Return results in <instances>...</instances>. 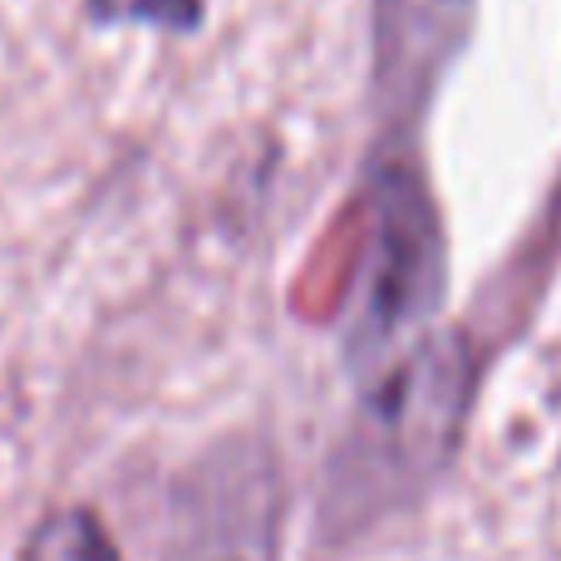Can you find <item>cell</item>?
Listing matches in <instances>:
<instances>
[{"mask_svg":"<svg viewBox=\"0 0 561 561\" xmlns=\"http://www.w3.org/2000/svg\"><path fill=\"white\" fill-rule=\"evenodd\" d=\"M280 537L276 458L252 444H227L203 458L178 497L173 561H272Z\"/></svg>","mask_w":561,"mask_h":561,"instance_id":"obj_3","label":"cell"},{"mask_svg":"<svg viewBox=\"0 0 561 561\" xmlns=\"http://www.w3.org/2000/svg\"><path fill=\"white\" fill-rule=\"evenodd\" d=\"M444 290L448 242L428 178L419 173L414 153L379 144L365 168V237L340 316V359L359 389L438 335Z\"/></svg>","mask_w":561,"mask_h":561,"instance_id":"obj_1","label":"cell"},{"mask_svg":"<svg viewBox=\"0 0 561 561\" xmlns=\"http://www.w3.org/2000/svg\"><path fill=\"white\" fill-rule=\"evenodd\" d=\"M468 389H473V369L454 330L428 335L404 365L359 389V404H365L359 444H365L369 497L419 488L428 473L444 468L463 428Z\"/></svg>","mask_w":561,"mask_h":561,"instance_id":"obj_2","label":"cell"},{"mask_svg":"<svg viewBox=\"0 0 561 561\" xmlns=\"http://www.w3.org/2000/svg\"><path fill=\"white\" fill-rule=\"evenodd\" d=\"M473 0H375V94L385 124H414L463 49Z\"/></svg>","mask_w":561,"mask_h":561,"instance_id":"obj_4","label":"cell"},{"mask_svg":"<svg viewBox=\"0 0 561 561\" xmlns=\"http://www.w3.org/2000/svg\"><path fill=\"white\" fill-rule=\"evenodd\" d=\"M20 561H124L114 537L99 527L94 513L84 507H59L49 513L20 547Z\"/></svg>","mask_w":561,"mask_h":561,"instance_id":"obj_5","label":"cell"},{"mask_svg":"<svg viewBox=\"0 0 561 561\" xmlns=\"http://www.w3.org/2000/svg\"><path fill=\"white\" fill-rule=\"evenodd\" d=\"M99 25H153L163 35H193L207 15V0H84Z\"/></svg>","mask_w":561,"mask_h":561,"instance_id":"obj_6","label":"cell"}]
</instances>
